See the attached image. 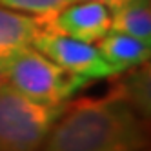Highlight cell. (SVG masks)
I'll list each match as a JSON object with an SVG mask.
<instances>
[{
    "mask_svg": "<svg viewBox=\"0 0 151 151\" xmlns=\"http://www.w3.org/2000/svg\"><path fill=\"white\" fill-rule=\"evenodd\" d=\"M42 26L53 33L93 44L111 29V11L99 2L78 0L58 13L42 18Z\"/></svg>",
    "mask_w": 151,
    "mask_h": 151,
    "instance_id": "5b68a950",
    "label": "cell"
},
{
    "mask_svg": "<svg viewBox=\"0 0 151 151\" xmlns=\"http://www.w3.org/2000/svg\"><path fill=\"white\" fill-rule=\"evenodd\" d=\"M96 49L100 51L104 60L116 71V75L142 66L149 60V44L111 29L99 40Z\"/></svg>",
    "mask_w": 151,
    "mask_h": 151,
    "instance_id": "52a82bcc",
    "label": "cell"
},
{
    "mask_svg": "<svg viewBox=\"0 0 151 151\" xmlns=\"http://www.w3.org/2000/svg\"><path fill=\"white\" fill-rule=\"evenodd\" d=\"M75 2H78V0H75ZM89 2H99V4L106 6L109 11H113V9H116V7H120V6L127 4L129 0H89Z\"/></svg>",
    "mask_w": 151,
    "mask_h": 151,
    "instance_id": "8fae6325",
    "label": "cell"
},
{
    "mask_svg": "<svg viewBox=\"0 0 151 151\" xmlns=\"http://www.w3.org/2000/svg\"><path fill=\"white\" fill-rule=\"evenodd\" d=\"M144 146V118L107 93L66 102L38 151H140Z\"/></svg>",
    "mask_w": 151,
    "mask_h": 151,
    "instance_id": "6da1fadb",
    "label": "cell"
},
{
    "mask_svg": "<svg viewBox=\"0 0 151 151\" xmlns=\"http://www.w3.org/2000/svg\"><path fill=\"white\" fill-rule=\"evenodd\" d=\"M42 18L0 6V60L33 44L42 31Z\"/></svg>",
    "mask_w": 151,
    "mask_h": 151,
    "instance_id": "8992f818",
    "label": "cell"
},
{
    "mask_svg": "<svg viewBox=\"0 0 151 151\" xmlns=\"http://www.w3.org/2000/svg\"><path fill=\"white\" fill-rule=\"evenodd\" d=\"M6 84V78H4V73H2V69H0V86H4Z\"/></svg>",
    "mask_w": 151,
    "mask_h": 151,
    "instance_id": "7c38bea8",
    "label": "cell"
},
{
    "mask_svg": "<svg viewBox=\"0 0 151 151\" xmlns=\"http://www.w3.org/2000/svg\"><path fill=\"white\" fill-rule=\"evenodd\" d=\"M111 31L129 35L151 44V6L149 0H129L111 11Z\"/></svg>",
    "mask_w": 151,
    "mask_h": 151,
    "instance_id": "ba28073f",
    "label": "cell"
},
{
    "mask_svg": "<svg viewBox=\"0 0 151 151\" xmlns=\"http://www.w3.org/2000/svg\"><path fill=\"white\" fill-rule=\"evenodd\" d=\"M0 69L7 86L26 99L46 106L66 104L88 84L31 46L2 58Z\"/></svg>",
    "mask_w": 151,
    "mask_h": 151,
    "instance_id": "7a4b0ae2",
    "label": "cell"
},
{
    "mask_svg": "<svg viewBox=\"0 0 151 151\" xmlns=\"http://www.w3.org/2000/svg\"><path fill=\"white\" fill-rule=\"evenodd\" d=\"M129 73L124 78L115 84V89L109 93L116 99L126 102L138 116H149L151 111V95H149V66L147 62L142 66H137L133 69H127Z\"/></svg>",
    "mask_w": 151,
    "mask_h": 151,
    "instance_id": "9c48e42d",
    "label": "cell"
},
{
    "mask_svg": "<svg viewBox=\"0 0 151 151\" xmlns=\"http://www.w3.org/2000/svg\"><path fill=\"white\" fill-rule=\"evenodd\" d=\"M64 106L38 104L0 86V151H38Z\"/></svg>",
    "mask_w": 151,
    "mask_h": 151,
    "instance_id": "3957f363",
    "label": "cell"
},
{
    "mask_svg": "<svg viewBox=\"0 0 151 151\" xmlns=\"http://www.w3.org/2000/svg\"><path fill=\"white\" fill-rule=\"evenodd\" d=\"M31 46L62 69L73 73L75 77L86 82L118 77L116 71L104 60L100 51L88 42L75 40L71 37L58 35L42 27V31L35 37Z\"/></svg>",
    "mask_w": 151,
    "mask_h": 151,
    "instance_id": "277c9868",
    "label": "cell"
},
{
    "mask_svg": "<svg viewBox=\"0 0 151 151\" xmlns=\"http://www.w3.org/2000/svg\"><path fill=\"white\" fill-rule=\"evenodd\" d=\"M73 2L75 0H0V6L9 7L13 11L31 15V17L47 18Z\"/></svg>",
    "mask_w": 151,
    "mask_h": 151,
    "instance_id": "30bf717a",
    "label": "cell"
}]
</instances>
